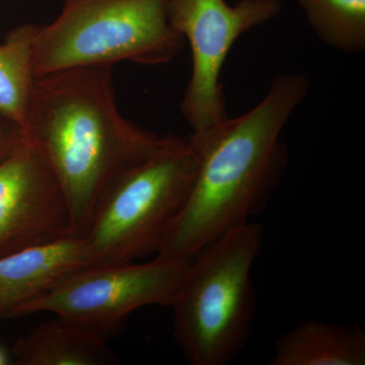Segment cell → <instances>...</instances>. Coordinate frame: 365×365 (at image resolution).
<instances>
[{"instance_id": "6da1fadb", "label": "cell", "mask_w": 365, "mask_h": 365, "mask_svg": "<svg viewBox=\"0 0 365 365\" xmlns=\"http://www.w3.org/2000/svg\"><path fill=\"white\" fill-rule=\"evenodd\" d=\"M307 91L306 76L282 74L246 114L191 134L195 179L157 256L193 258L263 210L287 165L281 132Z\"/></svg>"}, {"instance_id": "7a4b0ae2", "label": "cell", "mask_w": 365, "mask_h": 365, "mask_svg": "<svg viewBox=\"0 0 365 365\" xmlns=\"http://www.w3.org/2000/svg\"><path fill=\"white\" fill-rule=\"evenodd\" d=\"M167 138L122 116L112 66L69 69L36 78L28 141L59 182L76 237L86 235L113 182L160 150Z\"/></svg>"}, {"instance_id": "3957f363", "label": "cell", "mask_w": 365, "mask_h": 365, "mask_svg": "<svg viewBox=\"0 0 365 365\" xmlns=\"http://www.w3.org/2000/svg\"><path fill=\"white\" fill-rule=\"evenodd\" d=\"M263 227L246 222L192 259L172 304L175 337L193 365H225L246 347L256 314L252 266Z\"/></svg>"}, {"instance_id": "277c9868", "label": "cell", "mask_w": 365, "mask_h": 365, "mask_svg": "<svg viewBox=\"0 0 365 365\" xmlns=\"http://www.w3.org/2000/svg\"><path fill=\"white\" fill-rule=\"evenodd\" d=\"M185 41L170 25L169 0H66L56 19L39 26L34 73L123 61L158 66L174 59Z\"/></svg>"}, {"instance_id": "5b68a950", "label": "cell", "mask_w": 365, "mask_h": 365, "mask_svg": "<svg viewBox=\"0 0 365 365\" xmlns=\"http://www.w3.org/2000/svg\"><path fill=\"white\" fill-rule=\"evenodd\" d=\"M196 170L189 137L168 135L160 150L118 178L83 235L91 266L130 263L157 253L188 199Z\"/></svg>"}, {"instance_id": "8992f818", "label": "cell", "mask_w": 365, "mask_h": 365, "mask_svg": "<svg viewBox=\"0 0 365 365\" xmlns=\"http://www.w3.org/2000/svg\"><path fill=\"white\" fill-rule=\"evenodd\" d=\"M193 258L90 266L31 302L23 316L52 313L104 336L140 307H172Z\"/></svg>"}, {"instance_id": "52a82bcc", "label": "cell", "mask_w": 365, "mask_h": 365, "mask_svg": "<svg viewBox=\"0 0 365 365\" xmlns=\"http://www.w3.org/2000/svg\"><path fill=\"white\" fill-rule=\"evenodd\" d=\"M279 0H169L170 25L191 46L192 76L181 109L192 133L207 130L227 120L220 78L228 52L242 34L272 20Z\"/></svg>"}, {"instance_id": "ba28073f", "label": "cell", "mask_w": 365, "mask_h": 365, "mask_svg": "<svg viewBox=\"0 0 365 365\" xmlns=\"http://www.w3.org/2000/svg\"><path fill=\"white\" fill-rule=\"evenodd\" d=\"M73 235L59 182L25 140L0 160V257Z\"/></svg>"}, {"instance_id": "9c48e42d", "label": "cell", "mask_w": 365, "mask_h": 365, "mask_svg": "<svg viewBox=\"0 0 365 365\" xmlns=\"http://www.w3.org/2000/svg\"><path fill=\"white\" fill-rule=\"evenodd\" d=\"M90 266L85 239L76 235L0 257V321L23 316L31 302Z\"/></svg>"}, {"instance_id": "30bf717a", "label": "cell", "mask_w": 365, "mask_h": 365, "mask_svg": "<svg viewBox=\"0 0 365 365\" xmlns=\"http://www.w3.org/2000/svg\"><path fill=\"white\" fill-rule=\"evenodd\" d=\"M13 355L19 365L118 364L104 336L57 316L18 339Z\"/></svg>"}, {"instance_id": "8fae6325", "label": "cell", "mask_w": 365, "mask_h": 365, "mask_svg": "<svg viewBox=\"0 0 365 365\" xmlns=\"http://www.w3.org/2000/svg\"><path fill=\"white\" fill-rule=\"evenodd\" d=\"M269 365H364V326L302 322L281 335Z\"/></svg>"}, {"instance_id": "7c38bea8", "label": "cell", "mask_w": 365, "mask_h": 365, "mask_svg": "<svg viewBox=\"0 0 365 365\" xmlns=\"http://www.w3.org/2000/svg\"><path fill=\"white\" fill-rule=\"evenodd\" d=\"M39 26H18L0 45V116L16 124L26 140L36 81L34 46Z\"/></svg>"}, {"instance_id": "4fadbf2b", "label": "cell", "mask_w": 365, "mask_h": 365, "mask_svg": "<svg viewBox=\"0 0 365 365\" xmlns=\"http://www.w3.org/2000/svg\"><path fill=\"white\" fill-rule=\"evenodd\" d=\"M319 39L341 51L365 49V0H297Z\"/></svg>"}, {"instance_id": "5bb4252c", "label": "cell", "mask_w": 365, "mask_h": 365, "mask_svg": "<svg viewBox=\"0 0 365 365\" xmlns=\"http://www.w3.org/2000/svg\"><path fill=\"white\" fill-rule=\"evenodd\" d=\"M26 137L13 122L0 116V160H4Z\"/></svg>"}, {"instance_id": "9a60e30c", "label": "cell", "mask_w": 365, "mask_h": 365, "mask_svg": "<svg viewBox=\"0 0 365 365\" xmlns=\"http://www.w3.org/2000/svg\"><path fill=\"white\" fill-rule=\"evenodd\" d=\"M9 364V356L4 347L0 346V365H6Z\"/></svg>"}]
</instances>
